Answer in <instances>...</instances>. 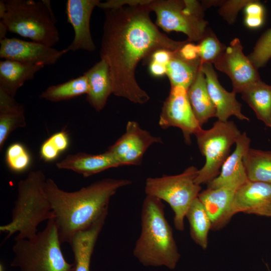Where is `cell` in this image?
I'll use <instances>...</instances> for the list:
<instances>
[{
    "instance_id": "7402d4cb",
    "label": "cell",
    "mask_w": 271,
    "mask_h": 271,
    "mask_svg": "<svg viewBox=\"0 0 271 271\" xmlns=\"http://www.w3.org/2000/svg\"><path fill=\"white\" fill-rule=\"evenodd\" d=\"M44 67L11 60L0 61V89L14 97L19 89L27 81Z\"/></svg>"
},
{
    "instance_id": "30bf717a",
    "label": "cell",
    "mask_w": 271,
    "mask_h": 271,
    "mask_svg": "<svg viewBox=\"0 0 271 271\" xmlns=\"http://www.w3.org/2000/svg\"><path fill=\"white\" fill-rule=\"evenodd\" d=\"M187 90L182 86H171L170 94L163 104L159 121L163 128H179L186 144L191 143V136L201 129L190 104Z\"/></svg>"
},
{
    "instance_id": "ac0fdd59",
    "label": "cell",
    "mask_w": 271,
    "mask_h": 271,
    "mask_svg": "<svg viewBox=\"0 0 271 271\" xmlns=\"http://www.w3.org/2000/svg\"><path fill=\"white\" fill-rule=\"evenodd\" d=\"M236 191L228 188H207L198 198L203 204L211 222V230L224 227L233 217L232 206Z\"/></svg>"
},
{
    "instance_id": "e575fe53",
    "label": "cell",
    "mask_w": 271,
    "mask_h": 271,
    "mask_svg": "<svg viewBox=\"0 0 271 271\" xmlns=\"http://www.w3.org/2000/svg\"><path fill=\"white\" fill-rule=\"evenodd\" d=\"M179 56L184 60L189 61H196L200 60V51L198 45L186 41L178 52Z\"/></svg>"
},
{
    "instance_id": "5b68a950",
    "label": "cell",
    "mask_w": 271,
    "mask_h": 271,
    "mask_svg": "<svg viewBox=\"0 0 271 271\" xmlns=\"http://www.w3.org/2000/svg\"><path fill=\"white\" fill-rule=\"evenodd\" d=\"M54 219L30 239L15 240L11 266L20 271H74V263L64 257Z\"/></svg>"
},
{
    "instance_id": "603a6c76",
    "label": "cell",
    "mask_w": 271,
    "mask_h": 271,
    "mask_svg": "<svg viewBox=\"0 0 271 271\" xmlns=\"http://www.w3.org/2000/svg\"><path fill=\"white\" fill-rule=\"evenodd\" d=\"M26 125L24 106L0 89V150L10 134L18 128Z\"/></svg>"
},
{
    "instance_id": "d6a6232c",
    "label": "cell",
    "mask_w": 271,
    "mask_h": 271,
    "mask_svg": "<svg viewBox=\"0 0 271 271\" xmlns=\"http://www.w3.org/2000/svg\"><path fill=\"white\" fill-rule=\"evenodd\" d=\"M247 57L257 69L267 63L271 58V29L261 36Z\"/></svg>"
},
{
    "instance_id": "74e56055",
    "label": "cell",
    "mask_w": 271,
    "mask_h": 271,
    "mask_svg": "<svg viewBox=\"0 0 271 271\" xmlns=\"http://www.w3.org/2000/svg\"><path fill=\"white\" fill-rule=\"evenodd\" d=\"M245 16L263 17L264 15V8L257 1H250L244 8Z\"/></svg>"
},
{
    "instance_id": "3957f363",
    "label": "cell",
    "mask_w": 271,
    "mask_h": 271,
    "mask_svg": "<svg viewBox=\"0 0 271 271\" xmlns=\"http://www.w3.org/2000/svg\"><path fill=\"white\" fill-rule=\"evenodd\" d=\"M141 231L133 249L144 266L174 269L181 255L160 199L146 195L141 210Z\"/></svg>"
},
{
    "instance_id": "60d3db41",
    "label": "cell",
    "mask_w": 271,
    "mask_h": 271,
    "mask_svg": "<svg viewBox=\"0 0 271 271\" xmlns=\"http://www.w3.org/2000/svg\"><path fill=\"white\" fill-rule=\"evenodd\" d=\"M8 31L6 25L2 21L0 22V41L7 38L6 37L7 32Z\"/></svg>"
},
{
    "instance_id": "7bdbcfd3",
    "label": "cell",
    "mask_w": 271,
    "mask_h": 271,
    "mask_svg": "<svg viewBox=\"0 0 271 271\" xmlns=\"http://www.w3.org/2000/svg\"><path fill=\"white\" fill-rule=\"evenodd\" d=\"M0 271H5V268L4 264L2 262L0 263Z\"/></svg>"
},
{
    "instance_id": "7c38bea8",
    "label": "cell",
    "mask_w": 271,
    "mask_h": 271,
    "mask_svg": "<svg viewBox=\"0 0 271 271\" xmlns=\"http://www.w3.org/2000/svg\"><path fill=\"white\" fill-rule=\"evenodd\" d=\"M162 139L152 135L141 127L135 121L127 122L125 131L107 151L121 166L139 165L148 148L156 143H162Z\"/></svg>"
},
{
    "instance_id": "8d00e7d4",
    "label": "cell",
    "mask_w": 271,
    "mask_h": 271,
    "mask_svg": "<svg viewBox=\"0 0 271 271\" xmlns=\"http://www.w3.org/2000/svg\"><path fill=\"white\" fill-rule=\"evenodd\" d=\"M175 52L166 49H159L150 55L151 60L167 66Z\"/></svg>"
},
{
    "instance_id": "f546056e",
    "label": "cell",
    "mask_w": 271,
    "mask_h": 271,
    "mask_svg": "<svg viewBox=\"0 0 271 271\" xmlns=\"http://www.w3.org/2000/svg\"><path fill=\"white\" fill-rule=\"evenodd\" d=\"M198 45L200 51L201 64L213 63L226 48L215 35L208 30Z\"/></svg>"
},
{
    "instance_id": "7a4b0ae2",
    "label": "cell",
    "mask_w": 271,
    "mask_h": 271,
    "mask_svg": "<svg viewBox=\"0 0 271 271\" xmlns=\"http://www.w3.org/2000/svg\"><path fill=\"white\" fill-rule=\"evenodd\" d=\"M131 184L128 179L106 178L74 192L61 189L47 179L45 190L51 203L61 243L89 227L108 212L111 198L120 188Z\"/></svg>"
},
{
    "instance_id": "2e32d148",
    "label": "cell",
    "mask_w": 271,
    "mask_h": 271,
    "mask_svg": "<svg viewBox=\"0 0 271 271\" xmlns=\"http://www.w3.org/2000/svg\"><path fill=\"white\" fill-rule=\"evenodd\" d=\"M250 139L245 132L235 142L233 152L222 164L219 174L207 183V188H228L235 191L249 181L243 164V158L250 149Z\"/></svg>"
},
{
    "instance_id": "83f0119b",
    "label": "cell",
    "mask_w": 271,
    "mask_h": 271,
    "mask_svg": "<svg viewBox=\"0 0 271 271\" xmlns=\"http://www.w3.org/2000/svg\"><path fill=\"white\" fill-rule=\"evenodd\" d=\"M243 161L249 181L271 184V152L250 148Z\"/></svg>"
},
{
    "instance_id": "ffe728a7",
    "label": "cell",
    "mask_w": 271,
    "mask_h": 271,
    "mask_svg": "<svg viewBox=\"0 0 271 271\" xmlns=\"http://www.w3.org/2000/svg\"><path fill=\"white\" fill-rule=\"evenodd\" d=\"M107 214H103L89 227L78 232L71 238L69 243L74 258V271H90L92 255Z\"/></svg>"
},
{
    "instance_id": "4fadbf2b",
    "label": "cell",
    "mask_w": 271,
    "mask_h": 271,
    "mask_svg": "<svg viewBox=\"0 0 271 271\" xmlns=\"http://www.w3.org/2000/svg\"><path fill=\"white\" fill-rule=\"evenodd\" d=\"M0 57L32 64L53 65L68 50H59L53 47L16 38H6L0 41Z\"/></svg>"
},
{
    "instance_id": "836d02e7",
    "label": "cell",
    "mask_w": 271,
    "mask_h": 271,
    "mask_svg": "<svg viewBox=\"0 0 271 271\" xmlns=\"http://www.w3.org/2000/svg\"><path fill=\"white\" fill-rule=\"evenodd\" d=\"M250 1H228L220 2L221 6L219 13L228 23L232 24L235 21L238 11Z\"/></svg>"
},
{
    "instance_id": "ab89813d",
    "label": "cell",
    "mask_w": 271,
    "mask_h": 271,
    "mask_svg": "<svg viewBox=\"0 0 271 271\" xmlns=\"http://www.w3.org/2000/svg\"><path fill=\"white\" fill-rule=\"evenodd\" d=\"M264 22V17L245 16V25L251 29H256L261 27Z\"/></svg>"
},
{
    "instance_id": "52a82bcc",
    "label": "cell",
    "mask_w": 271,
    "mask_h": 271,
    "mask_svg": "<svg viewBox=\"0 0 271 271\" xmlns=\"http://www.w3.org/2000/svg\"><path fill=\"white\" fill-rule=\"evenodd\" d=\"M198 170L190 166L178 175L150 177L145 182L146 195L156 197L170 205L174 214V226L179 231L184 230L187 211L201 192V186L195 181Z\"/></svg>"
},
{
    "instance_id": "d4e9b609",
    "label": "cell",
    "mask_w": 271,
    "mask_h": 271,
    "mask_svg": "<svg viewBox=\"0 0 271 271\" xmlns=\"http://www.w3.org/2000/svg\"><path fill=\"white\" fill-rule=\"evenodd\" d=\"M242 99L253 110L257 118L271 127V85L260 80L245 87Z\"/></svg>"
},
{
    "instance_id": "9a60e30c",
    "label": "cell",
    "mask_w": 271,
    "mask_h": 271,
    "mask_svg": "<svg viewBox=\"0 0 271 271\" xmlns=\"http://www.w3.org/2000/svg\"><path fill=\"white\" fill-rule=\"evenodd\" d=\"M238 213L271 217V184L248 181L236 190L232 206Z\"/></svg>"
},
{
    "instance_id": "6da1fadb",
    "label": "cell",
    "mask_w": 271,
    "mask_h": 271,
    "mask_svg": "<svg viewBox=\"0 0 271 271\" xmlns=\"http://www.w3.org/2000/svg\"><path fill=\"white\" fill-rule=\"evenodd\" d=\"M151 1L105 10L100 52L109 66L112 93L141 104L150 97L136 80L138 63L159 49L177 52L186 42L173 40L159 30L150 17Z\"/></svg>"
},
{
    "instance_id": "d590c367",
    "label": "cell",
    "mask_w": 271,
    "mask_h": 271,
    "mask_svg": "<svg viewBox=\"0 0 271 271\" xmlns=\"http://www.w3.org/2000/svg\"><path fill=\"white\" fill-rule=\"evenodd\" d=\"M150 0H109L105 2H99L97 7L105 10L114 9L126 5L133 6L145 4Z\"/></svg>"
},
{
    "instance_id": "1f68e13d",
    "label": "cell",
    "mask_w": 271,
    "mask_h": 271,
    "mask_svg": "<svg viewBox=\"0 0 271 271\" xmlns=\"http://www.w3.org/2000/svg\"><path fill=\"white\" fill-rule=\"evenodd\" d=\"M6 161L9 168L15 172L20 173L29 167L31 158L25 147L21 143L10 145L6 153Z\"/></svg>"
},
{
    "instance_id": "f1b7e54d",
    "label": "cell",
    "mask_w": 271,
    "mask_h": 271,
    "mask_svg": "<svg viewBox=\"0 0 271 271\" xmlns=\"http://www.w3.org/2000/svg\"><path fill=\"white\" fill-rule=\"evenodd\" d=\"M88 90L87 79L83 74L64 83L48 87L42 92L40 97L52 102H59L87 94Z\"/></svg>"
},
{
    "instance_id": "8fae6325",
    "label": "cell",
    "mask_w": 271,
    "mask_h": 271,
    "mask_svg": "<svg viewBox=\"0 0 271 271\" xmlns=\"http://www.w3.org/2000/svg\"><path fill=\"white\" fill-rule=\"evenodd\" d=\"M242 50L240 40L236 38L213 63L217 69L228 76L235 93H241L245 87L260 80L257 69Z\"/></svg>"
},
{
    "instance_id": "484cf974",
    "label": "cell",
    "mask_w": 271,
    "mask_h": 271,
    "mask_svg": "<svg viewBox=\"0 0 271 271\" xmlns=\"http://www.w3.org/2000/svg\"><path fill=\"white\" fill-rule=\"evenodd\" d=\"M190 226V234L193 241L203 249L208 244V234L211 230L209 217L198 198L192 203L186 214Z\"/></svg>"
},
{
    "instance_id": "4dcf8cb0",
    "label": "cell",
    "mask_w": 271,
    "mask_h": 271,
    "mask_svg": "<svg viewBox=\"0 0 271 271\" xmlns=\"http://www.w3.org/2000/svg\"><path fill=\"white\" fill-rule=\"evenodd\" d=\"M69 145V138L64 131H60L52 134L42 145L40 156L46 162L54 160L60 153L67 149Z\"/></svg>"
},
{
    "instance_id": "277c9868",
    "label": "cell",
    "mask_w": 271,
    "mask_h": 271,
    "mask_svg": "<svg viewBox=\"0 0 271 271\" xmlns=\"http://www.w3.org/2000/svg\"><path fill=\"white\" fill-rule=\"evenodd\" d=\"M46 180L42 171L36 170L18 182L12 220L0 226V231L7 233L5 240L16 232L18 234L15 240L32 238L38 233L37 227L41 222L54 219L45 190Z\"/></svg>"
},
{
    "instance_id": "ba28073f",
    "label": "cell",
    "mask_w": 271,
    "mask_h": 271,
    "mask_svg": "<svg viewBox=\"0 0 271 271\" xmlns=\"http://www.w3.org/2000/svg\"><path fill=\"white\" fill-rule=\"evenodd\" d=\"M148 6L156 15L157 26L167 32L183 33L189 42L200 41L208 30L203 7L197 1L151 0Z\"/></svg>"
},
{
    "instance_id": "5bb4252c",
    "label": "cell",
    "mask_w": 271,
    "mask_h": 271,
    "mask_svg": "<svg viewBox=\"0 0 271 271\" xmlns=\"http://www.w3.org/2000/svg\"><path fill=\"white\" fill-rule=\"evenodd\" d=\"M99 0H68L66 4L67 22L73 27L74 37L67 48L69 51L95 50L91 37L90 21L92 13Z\"/></svg>"
},
{
    "instance_id": "9c48e42d",
    "label": "cell",
    "mask_w": 271,
    "mask_h": 271,
    "mask_svg": "<svg viewBox=\"0 0 271 271\" xmlns=\"http://www.w3.org/2000/svg\"><path fill=\"white\" fill-rule=\"evenodd\" d=\"M240 131L233 121H215L207 130L202 128L195 135L205 163L198 170L196 184L208 183L220 173V169L227 157L231 146L241 135Z\"/></svg>"
},
{
    "instance_id": "d6986e66",
    "label": "cell",
    "mask_w": 271,
    "mask_h": 271,
    "mask_svg": "<svg viewBox=\"0 0 271 271\" xmlns=\"http://www.w3.org/2000/svg\"><path fill=\"white\" fill-rule=\"evenodd\" d=\"M59 169L71 170L88 177L112 168L121 166L107 151L97 155L77 153L67 155L56 164Z\"/></svg>"
},
{
    "instance_id": "e0dca14e",
    "label": "cell",
    "mask_w": 271,
    "mask_h": 271,
    "mask_svg": "<svg viewBox=\"0 0 271 271\" xmlns=\"http://www.w3.org/2000/svg\"><path fill=\"white\" fill-rule=\"evenodd\" d=\"M201 69L205 75L207 89L216 109L215 117L221 121H227L231 116L241 120L249 121V118L241 112V104L236 98V93L228 92L220 84L217 75L212 64H201Z\"/></svg>"
},
{
    "instance_id": "cb8c5ba5",
    "label": "cell",
    "mask_w": 271,
    "mask_h": 271,
    "mask_svg": "<svg viewBox=\"0 0 271 271\" xmlns=\"http://www.w3.org/2000/svg\"><path fill=\"white\" fill-rule=\"evenodd\" d=\"M187 91L193 113L201 126L211 117L215 116L216 109L209 95L201 66L195 81Z\"/></svg>"
},
{
    "instance_id": "b9f144b4",
    "label": "cell",
    "mask_w": 271,
    "mask_h": 271,
    "mask_svg": "<svg viewBox=\"0 0 271 271\" xmlns=\"http://www.w3.org/2000/svg\"><path fill=\"white\" fill-rule=\"evenodd\" d=\"M7 8L5 1H0V18L2 20L5 16Z\"/></svg>"
},
{
    "instance_id": "ee69618b",
    "label": "cell",
    "mask_w": 271,
    "mask_h": 271,
    "mask_svg": "<svg viewBox=\"0 0 271 271\" xmlns=\"http://www.w3.org/2000/svg\"><path fill=\"white\" fill-rule=\"evenodd\" d=\"M268 271H270L269 269H268Z\"/></svg>"
},
{
    "instance_id": "4316f807",
    "label": "cell",
    "mask_w": 271,
    "mask_h": 271,
    "mask_svg": "<svg viewBox=\"0 0 271 271\" xmlns=\"http://www.w3.org/2000/svg\"><path fill=\"white\" fill-rule=\"evenodd\" d=\"M175 52L167 65V75L171 86H182L187 90L195 81L200 69L201 61H189Z\"/></svg>"
},
{
    "instance_id": "8992f818",
    "label": "cell",
    "mask_w": 271,
    "mask_h": 271,
    "mask_svg": "<svg viewBox=\"0 0 271 271\" xmlns=\"http://www.w3.org/2000/svg\"><path fill=\"white\" fill-rule=\"evenodd\" d=\"M5 2L7 11L1 21L8 31L50 47L58 42L59 33L50 1Z\"/></svg>"
},
{
    "instance_id": "44dd1931",
    "label": "cell",
    "mask_w": 271,
    "mask_h": 271,
    "mask_svg": "<svg viewBox=\"0 0 271 271\" xmlns=\"http://www.w3.org/2000/svg\"><path fill=\"white\" fill-rule=\"evenodd\" d=\"M87 79L89 90L86 100L96 111L105 107L112 93V84L107 63L101 60L83 74Z\"/></svg>"
},
{
    "instance_id": "f35d334b",
    "label": "cell",
    "mask_w": 271,
    "mask_h": 271,
    "mask_svg": "<svg viewBox=\"0 0 271 271\" xmlns=\"http://www.w3.org/2000/svg\"><path fill=\"white\" fill-rule=\"evenodd\" d=\"M149 70L151 74L156 77H161L167 74V66L150 61Z\"/></svg>"
}]
</instances>
